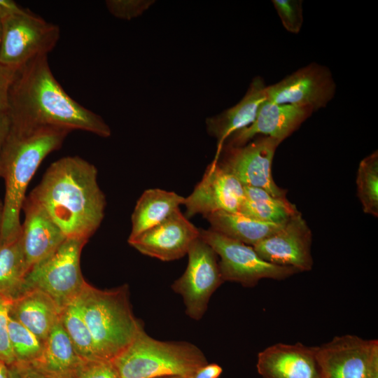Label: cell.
Returning a JSON list of instances; mask_svg holds the SVG:
<instances>
[{
    "label": "cell",
    "mask_w": 378,
    "mask_h": 378,
    "mask_svg": "<svg viewBox=\"0 0 378 378\" xmlns=\"http://www.w3.org/2000/svg\"><path fill=\"white\" fill-rule=\"evenodd\" d=\"M18 71L0 63V114L8 112L9 92Z\"/></svg>",
    "instance_id": "cell-33"
},
{
    "label": "cell",
    "mask_w": 378,
    "mask_h": 378,
    "mask_svg": "<svg viewBox=\"0 0 378 378\" xmlns=\"http://www.w3.org/2000/svg\"><path fill=\"white\" fill-rule=\"evenodd\" d=\"M357 195L365 214L378 216V153L377 150L363 159L358 166Z\"/></svg>",
    "instance_id": "cell-27"
},
{
    "label": "cell",
    "mask_w": 378,
    "mask_h": 378,
    "mask_svg": "<svg viewBox=\"0 0 378 378\" xmlns=\"http://www.w3.org/2000/svg\"><path fill=\"white\" fill-rule=\"evenodd\" d=\"M9 378H54L36 368L31 363L14 362L8 365Z\"/></svg>",
    "instance_id": "cell-34"
},
{
    "label": "cell",
    "mask_w": 378,
    "mask_h": 378,
    "mask_svg": "<svg viewBox=\"0 0 378 378\" xmlns=\"http://www.w3.org/2000/svg\"><path fill=\"white\" fill-rule=\"evenodd\" d=\"M60 321L80 358L86 362L99 360L77 297L62 308Z\"/></svg>",
    "instance_id": "cell-26"
},
{
    "label": "cell",
    "mask_w": 378,
    "mask_h": 378,
    "mask_svg": "<svg viewBox=\"0 0 378 378\" xmlns=\"http://www.w3.org/2000/svg\"><path fill=\"white\" fill-rule=\"evenodd\" d=\"M3 211H4V204H3L2 200L0 199V232H1V224H2Z\"/></svg>",
    "instance_id": "cell-38"
},
{
    "label": "cell",
    "mask_w": 378,
    "mask_h": 378,
    "mask_svg": "<svg viewBox=\"0 0 378 378\" xmlns=\"http://www.w3.org/2000/svg\"><path fill=\"white\" fill-rule=\"evenodd\" d=\"M154 3L151 0H107L106 6L114 17L130 20L142 15Z\"/></svg>",
    "instance_id": "cell-30"
},
{
    "label": "cell",
    "mask_w": 378,
    "mask_h": 378,
    "mask_svg": "<svg viewBox=\"0 0 378 378\" xmlns=\"http://www.w3.org/2000/svg\"><path fill=\"white\" fill-rule=\"evenodd\" d=\"M313 113L309 108L279 104L265 99L260 104L254 121L230 135L224 144L244 146L259 135L272 137L281 143Z\"/></svg>",
    "instance_id": "cell-16"
},
{
    "label": "cell",
    "mask_w": 378,
    "mask_h": 378,
    "mask_svg": "<svg viewBox=\"0 0 378 378\" xmlns=\"http://www.w3.org/2000/svg\"><path fill=\"white\" fill-rule=\"evenodd\" d=\"M11 122L91 132L107 138L110 127L98 114L72 99L53 76L48 55L21 67L9 92Z\"/></svg>",
    "instance_id": "cell-2"
},
{
    "label": "cell",
    "mask_w": 378,
    "mask_h": 378,
    "mask_svg": "<svg viewBox=\"0 0 378 378\" xmlns=\"http://www.w3.org/2000/svg\"><path fill=\"white\" fill-rule=\"evenodd\" d=\"M1 41H2V23L0 19V49H1Z\"/></svg>",
    "instance_id": "cell-39"
},
{
    "label": "cell",
    "mask_w": 378,
    "mask_h": 378,
    "mask_svg": "<svg viewBox=\"0 0 378 378\" xmlns=\"http://www.w3.org/2000/svg\"><path fill=\"white\" fill-rule=\"evenodd\" d=\"M77 300L99 360L112 361L144 328L133 314L127 285L101 290L87 283Z\"/></svg>",
    "instance_id": "cell-4"
},
{
    "label": "cell",
    "mask_w": 378,
    "mask_h": 378,
    "mask_svg": "<svg viewBox=\"0 0 378 378\" xmlns=\"http://www.w3.org/2000/svg\"><path fill=\"white\" fill-rule=\"evenodd\" d=\"M244 195L240 181L212 160L193 191L185 197V216L202 214L204 217L219 211L238 213Z\"/></svg>",
    "instance_id": "cell-13"
},
{
    "label": "cell",
    "mask_w": 378,
    "mask_h": 378,
    "mask_svg": "<svg viewBox=\"0 0 378 378\" xmlns=\"http://www.w3.org/2000/svg\"><path fill=\"white\" fill-rule=\"evenodd\" d=\"M62 309L46 292L29 288L10 304V316L43 342L60 319Z\"/></svg>",
    "instance_id": "cell-20"
},
{
    "label": "cell",
    "mask_w": 378,
    "mask_h": 378,
    "mask_svg": "<svg viewBox=\"0 0 378 378\" xmlns=\"http://www.w3.org/2000/svg\"><path fill=\"white\" fill-rule=\"evenodd\" d=\"M10 304L0 296V360L7 365L15 362L8 332Z\"/></svg>",
    "instance_id": "cell-31"
},
{
    "label": "cell",
    "mask_w": 378,
    "mask_h": 378,
    "mask_svg": "<svg viewBox=\"0 0 378 378\" xmlns=\"http://www.w3.org/2000/svg\"><path fill=\"white\" fill-rule=\"evenodd\" d=\"M1 20L0 63L13 68L20 69L33 59L48 55L59 38L57 25L22 7Z\"/></svg>",
    "instance_id": "cell-6"
},
{
    "label": "cell",
    "mask_w": 378,
    "mask_h": 378,
    "mask_svg": "<svg viewBox=\"0 0 378 378\" xmlns=\"http://www.w3.org/2000/svg\"><path fill=\"white\" fill-rule=\"evenodd\" d=\"M158 378H186V377L174 375V376L162 377H158Z\"/></svg>",
    "instance_id": "cell-40"
},
{
    "label": "cell",
    "mask_w": 378,
    "mask_h": 378,
    "mask_svg": "<svg viewBox=\"0 0 378 378\" xmlns=\"http://www.w3.org/2000/svg\"><path fill=\"white\" fill-rule=\"evenodd\" d=\"M257 371L262 378H323L315 346L277 343L258 354Z\"/></svg>",
    "instance_id": "cell-17"
},
{
    "label": "cell",
    "mask_w": 378,
    "mask_h": 378,
    "mask_svg": "<svg viewBox=\"0 0 378 378\" xmlns=\"http://www.w3.org/2000/svg\"><path fill=\"white\" fill-rule=\"evenodd\" d=\"M8 332L15 361L32 363L41 356L44 342L10 316Z\"/></svg>",
    "instance_id": "cell-28"
},
{
    "label": "cell",
    "mask_w": 378,
    "mask_h": 378,
    "mask_svg": "<svg viewBox=\"0 0 378 378\" xmlns=\"http://www.w3.org/2000/svg\"><path fill=\"white\" fill-rule=\"evenodd\" d=\"M87 241L66 238L52 254L29 271L23 293L29 288L40 289L52 297L62 309L87 284L80 267L81 251Z\"/></svg>",
    "instance_id": "cell-7"
},
{
    "label": "cell",
    "mask_w": 378,
    "mask_h": 378,
    "mask_svg": "<svg viewBox=\"0 0 378 378\" xmlns=\"http://www.w3.org/2000/svg\"><path fill=\"white\" fill-rule=\"evenodd\" d=\"M331 71L312 62L266 87V99L279 104L307 108L313 112L326 107L336 93Z\"/></svg>",
    "instance_id": "cell-12"
},
{
    "label": "cell",
    "mask_w": 378,
    "mask_h": 378,
    "mask_svg": "<svg viewBox=\"0 0 378 378\" xmlns=\"http://www.w3.org/2000/svg\"><path fill=\"white\" fill-rule=\"evenodd\" d=\"M28 197L38 204L66 238L88 240L104 217L106 197L95 166L78 156L52 163Z\"/></svg>",
    "instance_id": "cell-1"
},
{
    "label": "cell",
    "mask_w": 378,
    "mask_h": 378,
    "mask_svg": "<svg viewBox=\"0 0 378 378\" xmlns=\"http://www.w3.org/2000/svg\"><path fill=\"white\" fill-rule=\"evenodd\" d=\"M266 87L262 77H254L238 103L206 119L207 133L216 139V153L214 160L218 158L222 146L230 135L254 121L260 104L266 99Z\"/></svg>",
    "instance_id": "cell-19"
},
{
    "label": "cell",
    "mask_w": 378,
    "mask_h": 378,
    "mask_svg": "<svg viewBox=\"0 0 378 378\" xmlns=\"http://www.w3.org/2000/svg\"><path fill=\"white\" fill-rule=\"evenodd\" d=\"M27 273L20 232L0 243V296L10 302L18 298L23 293Z\"/></svg>",
    "instance_id": "cell-25"
},
{
    "label": "cell",
    "mask_w": 378,
    "mask_h": 378,
    "mask_svg": "<svg viewBox=\"0 0 378 378\" xmlns=\"http://www.w3.org/2000/svg\"><path fill=\"white\" fill-rule=\"evenodd\" d=\"M281 142L262 136L244 146L223 145L216 161L226 172L235 176L243 186L266 190L271 195L286 198V190L279 187L272 175V164Z\"/></svg>",
    "instance_id": "cell-9"
},
{
    "label": "cell",
    "mask_w": 378,
    "mask_h": 378,
    "mask_svg": "<svg viewBox=\"0 0 378 378\" xmlns=\"http://www.w3.org/2000/svg\"><path fill=\"white\" fill-rule=\"evenodd\" d=\"M312 231L299 212L280 230L253 247L263 260L300 272L312 269Z\"/></svg>",
    "instance_id": "cell-14"
},
{
    "label": "cell",
    "mask_w": 378,
    "mask_h": 378,
    "mask_svg": "<svg viewBox=\"0 0 378 378\" xmlns=\"http://www.w3.org/2000/svg\"><path fill=\"white\" fill-rule=\"evenodd\" d=\"M187 255L186 269L174 281L172 288L182 297L186 314L200 320L207 309L211 295L224 281L216 252L200 237L191 244Z\"/></svg>",
    "instance_id": "cell-10"
},
{
    "label": "cell",
    "mask_w": 378,
    "mask_h": 378,
    "mask_svg": "<svg viewBox=\"0 0 378 378\" xmlns=\"http://www.w3.org/2000/svg\"><path fill=\"white\" fill-rule=\"evenodd\" d=\"M244 190L238 213L244 216L264 222L284 224L299 213L287 199L275 197L260 188L244 186Z\"/></svg>",
    "instance_id": "cell-24"
},
{
    "label": "cell",
    "mask_w": 378,
    "mask_h": 378,
    "mask_svg": "<svg viewBox=\"0 0 378 378\" xmlns=\"http://www.w3.org/2000/svg\"><path fill=\"white\" fill-rule=\"evenodd\" d=\"M323 378H378V341L336 336L315 346Z\"/></svg>",
    "instance_id": "cell-11"
},
{
    "label": "cell",
    "mask_w": 378,
    "mask_h": 378,
    "mask_svg": "<svg viewBox=\"0 0 378 378\" xmlns=\"http://www.w3.org/2000/svg\"><path fill=\"white\" fill-rule=\"evenodd\" d=\"M222 368L216 363H207L195 370L186 378H219Z\"/></svg>",
    "instance_id": "cell-35"
},
{
    "label": "cell",
    "mask_w": 378,
    "mask_h": 378,
    "mask_svg": "<svg viewBox=\"0 0 378 378\" xmlns=\"http://www.w3.org/2000/svg\"><path fill=\"white\" fill-rule=\"evenodd\" d=\"M185 197L160 188L146 190L136 202L131 217L129 238L159 224L184 204Z\"/></svg>",
    "instance_id": "cell-22"
},
{
    "label": "cell",
    "mask_w": 378,
    "mask_h": 378,
    "mask_svg": "<svg viewBox=\"0 0 378 378\" xmlns=\"http://www.w3.org/2000/svg\"><path fill=\"white\" fill-rule=\"evenodd\" d=\"M272 4L284 29L292 34H298L303 24L302 0H272Z\"/></svg>",
    "instance_id": "cell-29"
},
{
    "label": "cell",
    "mask_w": 378,
    "mask_h": 378,
    "mask_svg": "<svg viewBox=\"0 0 378 378\" xmlns=\"http://www.w3.org/2000/svg\"><path fill=\"white\" fill-rule=\"evenodd\" d=\"M77 378H120L112 361L94 360L85 363Z\"/></svg>",
    "instance_id": "cell-32"
},
{
    "label": "cell",
    "mask_w": 378,
    "mask_h": 378,
    "mask_svg": "<svg viewBox=\"0 0 378 378\" xmlns=\"http://www.w3.org/2000/svg\"><path fill=\"white\" fill-rule=\"evenodd\" d=\"M69 130L11 122L0 155V177L5 183L0 243L21 232L20 211L28 184L40 164L59 149Z\"/></svg>",
    "instance_id": "cell-3"
},
{
    "label": "cell",
    "mask_w": 378,
    "mask_h": 378,
    "mask_svg": "<svg viewBox=\"0 0 378 378\" xmlns=\"http://www.w3.org/2000/svg\"><path fill=\"white\" fill-rule=\"evenodd\" d=\"M199 237L200 229L178 209L159 224L128 238L127 241L144 255L172 261L187 255L191 244Z\"/></svg>",
    "instance_id": "cell-15"
},
{
    "label": "cell",
    "mask_w": 378,
    "mask_h": 378,
    "mask_svg": "<svg viewBox=\"0 0 378 378\" xmlns=\"http://www.w3.org/2000/svg\"><path fill=\"white\" fill-rule=\"evenodd\" d=\"M204 218L211 230L251 246L277 232L286 223L264 222L239 213L224 211L208 214Z\"/></svg>",
    "instance_id": "cell-23"
},
{
    "label": "cell",
    "mask_w": 378,
    "mask_h": 378,
    "mask_svg": "<svg viewBox=\"0 0 378 378\" xmlns=\"http://www.w3.org/2000/svg\"><path fill=\"white\" fill-rule=\"evenodd\" d=\"M200 237L220 257L218 265L224 282H237L245 287H253L263 279L284 280L300 272L291 267L269 262L253 246L211 229H200Z\"/></svg>",
    "instance_id": "cell-8"
},
{
    "label": "cell",
    "mask_w": 378,
    "mask_h": 378,
    "mask_svg": "<svg viewBox=\"0 0 378 378\" xmlns=\"http://www.w3.org/2000/svg\"><path fill=\"white\" fill-rule=\"evenodd\" d=\"M120 378L188 377L208 363L203 352L188 342L160 341L143 328L113 360Z\"/></svg>",
    "instance_id": "cell-5"
},
{
    "label": "cell",
    "mask_w": 378,
    "mask_h": 378,
    "mask_svg": "<svg viewBox=\"0 0 378 378\" xmlns=\"http://www.w3.org/2000/svg\"><path fill=\"white\" fill-rule=\"evenodd\" d=\"M10 118L8 113L0 114V155L4 139L8 132Z\"/></svg>",
    "instance_id": "cell-36"
},
{
    "label": "cell",
    "mask_w": 378,
    "mask_h": 378,
    "mask_svg": "<svg viewBox=\"0 0 378 378\" xmlns=\"http://www.w3.org/2000/svg\"><path fill=\"white\" fill-rule=\"evenodd\" d=\"M22 209L21 241L29 271L52 254L66 239L60 228L36 202L26 197Z\"/></svg>",
    "instance_id": "cell-18"
},
{
    "label": "cell",
    "mask_w": 378,
    "mask_h": 378,
    "mask_svg": "<svg viewBox=\"0 0 378 378\" xmlns=\"http://www.w3.org/2000/svg\"><path fill=\"white\" fill-rule=\"evenodd\" d=\"M0 378H9L8 365L0 360Z\"/></svg>",
    "instance_id": "cell-37"
},
{
    "label": "cell",
    "mask_w": 378,
    "mask_h": 378,
    "mask_svg": "<svg viewBox=\"0 0 378 378\" xmlns=\"http://www.w3.org/2000/svg\"><path fill=\"white\" fill-rule=\"evenodd\" d=\"M86 363L76 352L59 319L44 342L41 356L31 363L54 378H77Z\"/></svg>",
    "instance_id": "cell-21"
}]
</instances>
